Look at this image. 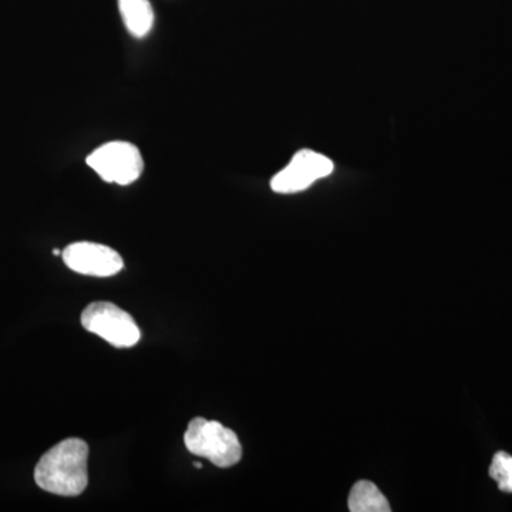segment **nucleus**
<instances>
[{
  "instance_id": "5",
  "label": "nucleus",
  "mask_w": 512,
  "mask_h": 512,
  "mask_svg": "<svg viewBox=\"0 0 512 512\" xmlns=\"http://www.w3.org/2000/svg\"><path fill=\"white\" fill-rule=\"evenodd\" d=\"M332 173L333 163L328 157L312 150H302L272 178L271 188L278 194H295L308 190L315 181Z\"/></svg>"
},
{
  "instance_id": "10",
  "label": "nucleus",
  "mask_w": 512,
  "mask_h": 512,
  "mask_svg": "<svg viewBox=\"0 0 512 512\" xmlns=\"http://www.w3.org/2000/svg\"><path fill=\"white\" fill-rule=\"evenodd\" d=\"M194 466L197 467V468H201L202 464L201 463H194Z\"/></svg>"
},
{
  "instance_id": "8",
  "label": "nucleus",
  "mask_w": 512,
  "mask_h": 512,
  "mask_svg": "<svg viewBox=\"0 0 512 512\" xmlns=\"http://www.w3.org/2000/svg\"><path fill=\"white\" fill-rule=\"evenodd\" d=\"M349 510L352 512H390L389 501L376 484L357 481L350 490Z\"/></svg>"
},
{
  "instance_id": "1",
  "label": "nucleus",
  "mask_w": 512,
  "mask_h": 512,
  "mask_svg": "<svg viewBox=\"0 0 512 512\" xmlns=\"http://www.w3.org/2000/svg\"><path fill=\"white\" fill-rule=\"evenodd\" d=\"M89 446L80 439H66L40 458L35 468V481L47 493L76 497L89 484L87 474Z\"/></svg>"
},
{
  "instance_id": "4",
  "label": "nucleus",
  "mask_w": 512,
  "mask_h": 512,
  "mask_svg": "<svg viewBox=\"0 0 512 512\" xmlns=\"http://www.w3.org/2000/svg\"><path fill=\"white\" fill-rule=\"evenodd\" d=\"M82 325L116 348H131L141 338L136 320L110 302L90 303L82 313Z\"/></svg>"
},
{
  "instance_id": "3",
  "label": "nucleus",
  "mask_w": 512,
  "mask_h": 512,
  "mask_svg": "<svg viewBox=\"0 0 512 512\" xmlns=\"http://www.w3.org/2000/svg\"><path fill=\"white\" fill-rule=\"evenodd\" d=\"M87 165L101 180L110 184L130 185L141 177L144 160L140 150L127 141L103 144L87 157Z\"/></svg>"
},
{
  "instance_id": "7",
  "label": "nucleus",
  "mask_w": 512,
  "mask_h": 512,
  "mask_svg": "<svg viewBox=\"0 0 512 512\" xmlns=\"http://www.w3.org/2000/svg\"><path fill=\"white\" fill-rule=\"evenodd\" d=\"M119 8L131 35L144 37L153 29L154 10L148 0H119Z\"/></svg>"
},
{
  "instance_id": "2",
  "label": "nucleus",
  "mask_w": 512,
  "mask_h": 512,
  "mask_svg": "<svg viewBox=\"0 0 512 512\" xmlns=\"http://www.w3.org/2000/svg\"><path fill=\"white\" fill-rule=\"evenodd\" d=\"M185 447L191 454L207 458L214 466L228 468L241 461L242 446L237 434L218 421L197 417L188 424Z\"/></svg>"
},
{
  "instance_id": "9",
  "label": "nucleus",
  "mask_w": 512,
  "mask_h": 512,
  "mask_svg": "<svg viewBox=\"0 0 512 512\" xmlns=\"http://www.w3.org/2000/svg\"><path fill=\"white\" fill-rule=\"evenodd\" d=\"M490 476L498 483L503 493L512 494V457L504 451H498L490 467Z\"/></svg>"
},
{
  "instance_id": "6",
  "label": "nucleus",
  "mask_w": 512,
  "mask_h": 512,
  "mask_svg": "<svg viewBox=\"0 0 512 512\" xmlns=\"http://www.w3.org/2000/svg\"><path fill=\"white\" fill-rule=\"evenodd\" d=\"M62 256L67 268L80 275L109 278L124 268L119 252L94 242H74L64 248Z\"/></svg>"
}]
</instances>
